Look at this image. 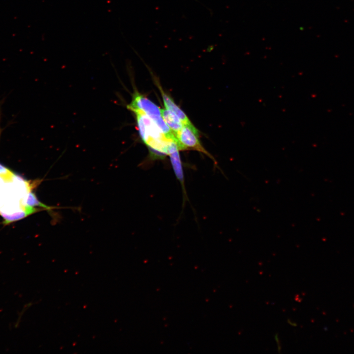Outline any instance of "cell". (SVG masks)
Instances as JSON below:
<instances>
[{"instance_id": "52a82bcc", "label": "cell", "mask_w": 354, "mask_h": 354, "mask_svg": "<svg viewBox=\"0 0 354 354\" xmlns=\"http://www.w3.org/2000/svg\"><path fill=\"white\" fill-rule=\"evenodd\" d=\"M0 176L3 177L6 181H11L14 174L5 166L0 163Z\"/></svg>"}, {"instance_id": "3957f363", "label": "cell", "mask_w": 354, "mask_h": 354, "mask_svg": "<svg viewBox=\"0 0 354 354\" xmlns=\"http://www.w3.org/2000/svg\"><path fill=\"white\" fill-rule=\"evenodd\" d=\"M177 145L180 150H193L202 152L213 160L217 164L212 155L209 154L201 144L197 129L189 123L184 124L181 129L176 135Z\"/></svg>"}, {"instance_id": "277c9868", "label": "cell", "mask_w": 354, "mask_h": 354, "mask_svg": "<svg viewBox=\"0 0 354 354\" xmlns=\"http://www.w3.org/2000/svg\"><path fill=\"white\" fill-rule=\"evenodd\" d=\"M179 149L178 148L177 144L173 143L169 148L168 155L170 157L171 165L174 173L177 179L180 182L183 192L186 198L187 196L184 185L183 168L179 153Z\"/></svg>"}, {"instance_id": "7a4b0ae2", "label": "cell", "mask_w": 354, "mask_h": 354, "mask_svg": "<svg viewBox=\"0 0 354 354\" xmlns=\"http://www.w3.org/2000/svg\"><path fill=\"white\" fill-rule=\"evenodd\" d=\"M127 108L132 112L140 111L145 113L157 125L168 139L177 143L176 136L162 118L161 109L144 95L135 91Z\"/></svg>"}, {"instance_id": "6da1fadb", "label": "cell", "mask_w": 354, "mask_h": 354, "mask_svg": "<svg viewBox=\"0 0 354 354\" xmlns=\"http://www.w3.org/2000/svg\"><path fill=\"white\" fill-rule=\"evenodd\" d=\"M133 112L136 117L139 135L148 149L168 155L169 147L175 141L168 139L157 125L145 113Z\"/></svg>"}, {"instance_id": "ba28073f", "label": "cell", "mask_w": 354, "mask_h": 354, "mask_svg": "<svg viewBox=\"0 0 354 354\" xmlns=\"http://www.w3.org/2000/svg\"><path fill=\"white\" fill-rule=\"evenodd\" d=\"M5 179L0 176V189L3 187L4 184H5Z\"/></svg>"}, {"instance_id": "8992f818", "label": "cell", "mask_w": 354, "mask_h": 354, "mask_svg": "<svg viewBox=\"0 0 354 354\" xmlns=\"http://www.w3.org/2000/svg\"><path fill=\"white\" fill-rule=\"evenodd\" d=\"M162 118L176 136L177 133L181 129L183 123L178 116L174 113L167 109H161Z\"/></svg>"}, {"instance_id": "5b68a950", "label": "cell", "mask_w": 354, "mask_h": 354, "mask_svg": "<svg viewBox=\"0 0 354 354\" xmlns=\"http://www.w3.org/2000/svg\"><path fill=\"white\" fill-rule=\"evenodd\" d=\"M158 87L161 92L163 103L166 109L170 110L177 115L184 124L191 123V121L183 112V111L175 103L173 99L166 93L162 87L158 85Z\"/></svg>"}]
</instances>
